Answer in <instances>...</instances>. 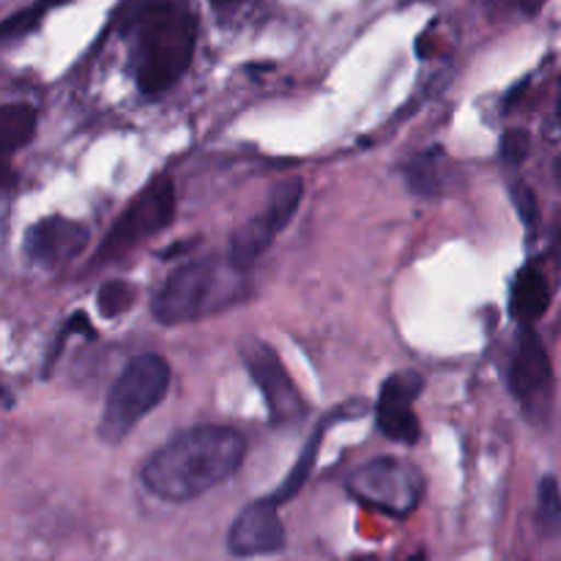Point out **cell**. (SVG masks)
Returning <instances> with one entry per match:
<instances>
[{"instance_id":"obj_5","label":"cell","mask_w":561,"mask_h":561,"mask_svg":"<svg viewBox=\"0 0 561 561\" xmlns=\"http://www.w3.org/2000/svg\"><path fill=\"white\" fill-rule=\"evenodd\" d=\"M351 496L389 518H409L425 496V477L416 466L398 458H376L351 471L345 480Z\"/></svg>"},{"instance_id":"obj_18","label":"cell","mask_w":561,"mask_h":561,"mask_svg":"<svg viewBox=\"0 0 561 561\" xmlns=\"http://www.w3.org/2000/svg\"><path fill=\"white\" fill-rule=\"evenodd\" d=\"M135 299L137 290L129 283H124V279H110V283H104L99 288L96 307L104 318H121L124 312H129L135 307Z\"/></svg>"},{"instance_id":"obj_9","label":"cell","mask_w":561,"mask_h":561,"mask_svg":"<svg viewBox=\"0 0 561 561\" xmlns=\"http://www.w3.org/2000/svg\"><path fill=\"white\" fill-rule=\"evenodd\" d=\"M507 383L515 400L524 405V414H548L553 400L551 356H548L546 345L537 337V332H531L529 327L520 329L518 340H515L513 359H510L507 367Z\"/></svg>"},{"instance_id":"obj_24","label":"cell","mask_w":561,"mask_h":561,"mask_svg":"<svg viewBox=\"0 0 561 561\" xmlns=\"http://www.w3.org/2000/svg\"><path fill=\"white\" fill-rule=\"evenodd\" d=\"M351 561H381V559H376V557H356V559H351ZM403 561H427V557H425V551H416V553H411V557L403 559Z\"/></svg>"},{"instance_id":"obj_8","label":"cell","mask_w":561,"mask_h":561,"mask_svg":"<svg viewBox=\"0 0 561 561\" xmlns=\"http://www.w3.org/2000/svg\"><path fill=\"white\" fill-rule=\"evenodd\" d=\"M241 362L250 370L252 381L261 389L263 400H266V409L272 422L277 425H285V422H296L299 416H305L307 403L301 398L299 387L290 378V373L285 370L283 359L277 356V351L268 343L257 337H247L244 343L239 345Z\"/></svg>"},{"instance_id":"obj_12","label":"cell","mask_w":561,"mask_h":561,"mask_svg":"<svg viewBox=\"0 0 561 561\" xmlns=\"http://www.w3.org/2000/svg\"><path fill=\"white\" fill-rule=\"evenodd\" d=\"M88 244V228L66 217L38 219L25 236V257L36 266L55 268L80 255Z\"/></svg>"},{"instance_id":"obj_13","label":"cell","mask_w":561,"mask_h":561,"mask_svg":"<svg viewBox=\"0 0 561 561\" xmlns=\"http://www.w3.org/2000/svg\"><path fill=\"white\" fill-rule=\"evenodd\" d=\"M551 307V285L537 266H524L515 274L513 290H510V316L524 327L540 321Z\"/></svg>"},{"instance_id":"obj_16","label":"cell","mask_w":561,"mask_h":561,"mask_svg":"<svg viewBox=\"0 0 561 561\" xmlns=\"http://www.w3.org/2000/svg\"><path fill=\"white\" fill-rule=\"evenodd\" d=\"M329 425H332V420L321 422V425H318L316 431H312L310 442H307L305 449H301V455H299V460H296V466H294V469H290V474L285 477V482H283V485H279V491L272 496L274 502H277V504L290 502V499H294L296 493H299L301 488H305L307 477L312 474V466H316V460H318V449H321L323 431H327Z\"/></svg>"},{"instance_id":"obj_22","label":"cell","mask_w":561,"mask_h":561,"mask_svg":"<svg viewBox=\"0 0 561 561\" xmlns=\"http://www.w3.org/2000/svg\"><path fill=\"white\" fill-rule=\"evenodd\" d=\"M499 5H504L507 11H520V14H537L540 11V5L546 3V0H496Z\"/></svg>"},{"instance_id":"obj_27","label":"cell","mask_w":561,"mask_h":561,"mask_svg":"<svg viewBox=\"0 0 561 561\" xmlns=\"http://www.w3.org/2000/svg\"><path fill=\"white\" fill-rule=\"evenodd\" d=\"M214 5H228V3H236V0H211Z\"/></svg>"},{"instance_id":"obj_10","label":"cell","mask_w":561,"mask_h":561,"mask_svg":"<svg viewBox=\"0 0 561 561\" xmlns=\"http://www.w3.org/2000/svg\"><path fill=\"white\" fill-rule=\"evenodd\" d=\"M422 387H425L422 376L411 370L389 376L383 381L376 400V425L389 442L405 444V447L420 442L422 425L414 414V400L422 394Z\"/></svg>"},{"instance_id":"obj_4","label":"cell","mask_w":561,"mask_h":561,"mask_svg":"<svg viewBox=\"0 0 561 561\" xmlns=\"http://www.w3.org/2000/svg\"><path fill=\"white\" fill-rule=\"evenodd\" d=\"M170 389V365L159 354H140L124 367L104 403L99 436L118 444L157 409Z\"/></svg>"},{"instance_id":"obj_11","label":"cell","mask_w":561,"mask_h":561,"mask_svg":"<svg viewBox=\"0 0 561 561\" xmlns=\"http://www.w3.org/2000/svg\"><path fill=\"white\" fill-rule=\"evenodd\" d=\"M277 507L279 504L272 496L247 504L236 515L233 526L228 531V551L241 559L266 557V553L283 551L285 542H288V535H285V526L279 520Z\"/></svg>"},{"instance_id":"obj_19","label":"cell","mask_w":561,"mask_h":561,"mask_svg":"<svg viewBox=\"0 0 561 561\" xmlns=\"http://www.w3.org/2000/svg\"><path fill=\"white\" fill-rule=\"evenodd\" d=\"M513 206L518 211L520 222L526 225V230L535 233L537 222H540V206H537V197L531 192V186L524 184V181H515L513 184Z\"/></svg>"},{"instance_id":"obj_20","label":"cell","mask_w":561,"mask_h":561,"mask_svg":"<svg viewBox=\"0 0 561 561\" xmlns=\"http://www.w3.org/2000/svg\"><path fill=\"white\" fill-rule=\"evenodd\" d=\"M64 3V0H38L36 5H31V9L25 11H16L14 16H9L3 25V36H16V33H25L31 31V27L38 25V20H42V14H47L53 5Z\"/></svg>"},{"instance_id":"obj_21","label":"cell","mask_w":561,"mask_h":561,"mask_svg":"<svg viewBox=\"0 0 561 561\" xmlns=\"http://www.w3.org/2000/svg\"><path fill=\"white\" fill-rule=\"evenodd\" d=\"M531 151V137L526 129H510L504 131L502 137V159L507 164H513V168H518L520 162H524L526 157H529Z\"/></svg>"},{"instance_id":"obj_1","label":"cell","mask_w":561,"mask_h":561,"mask_svg":"<svg viewBox=\"0 0 561 561\" xmlns=\"http://www.w3.org/2000/svg\"><path fill=\"white\" fill-rule=\"evenodd\" d=\"M244 455L247 442L239 431L219 425L192 427L148 458L142 485L162 502H192L230 480L244 463Z\"/></svg>"},{"instance_id":"obj_15","label":"cell","mask_w":561,"mask_h":561,"mask_svg":"<svg viewBox=\"0 0 561 561\" xmlns=\"http://www.w3.org/2000/svg\"><path fill=\"white\" fill-rule=\"evenodd\" d=\"M38 126V113L36 107L25 102H11L0 110V148L5 151V157L16 153L20 148H25L33 140Z\"/></svg>"},{"instance_id":"obj_7","label":"cell","mask_w":561,"mask_h":561,"mask_svg":"<svg viewBox=\"0 0 561 561\" xmlns=\"http://www.w3.org/2000/svg\"><path fill=\"white\" fill-rule=\"evenodd\" d=\"M301 195H305V181L299 175L294 179H283L279 184L272 186L268 192V201L250 222L241 225L239 230L230 239V261L239 268H250L263 252L272 247V241L277 239L279 230L294 219L296 208H299Z\"/></svg>"},{"instance_id":"obj_26","label":"cell","mask_w":561,"mask_h":561,"mask_svg":"<svg viewBox=\"0 0 561 561\" xmlns=\"http://www.w3.org/2000/svg\"><path fill=\"white\" fill-rule=\"evenodd\" d=\"M553 173H557V181H559V186H561V157L557 159V162H553Z\"/></svg>"},{"instance_id":"obj_2","label":"cell","mask_w":561,"mask_h":561,"mask_svg":"<svg viewBox=\"0 0 561 561\" xmlns=\"http://www.w3.org/2000/svg\"><path fill=\"white\" fill-rule=\"evenodd\" d=\"M197 44V16L186 3H153L135 20L131 71L142 93L170 91L190 69Z\"/></svg>"},{"instance_id":"obj_25","label":"cell","mask_w":561,"mask_h":561,"mask_svg":"<svg viewBox=\"0 0 561 561\" xmlns=\"http://www.w3.org/2000/svg\"><path fill=\"white\" fill-rule=\"evenodd\" d=\"M557 121L561 126V80H559V96H557Z\"/></svg>"},{"instance_id":"obj_17","label":"cell","mask_w":561,"mask_h":561,"mask_svg":"<svg viewBox=\"0 0 561 561\" xmlns=\"http://www.w3.org/2000/svg\"><path fill=\"white\" fill-rule=\"evenodd\" d=\"M537 524L542 535L561 531V488L557 477H542L540 491H537Z\"/></svg>"},{"instance_id":"obj_6","label":"cell","mask_w":561,"mask_h":561,"mask_svg":"<svg viewBox=\"0 0 561 561\" xmlns=\"http://www.w3.org/2000/svg\"><path fill=\"white\" fill-rule=\"evenodd\" d=\"M175 217V190L168 175L151 181L135 201L126 206V211L115 219L113 228L107 230L104 241L93 255V266L115 263L129 255L135 247L157 236L159 230L168 228Z\"/></svg>"},{"instance_id":"obj_23","label":"cell","mask_w":561,"mask_h":561,"mask_svg":"<svg viewBox=\"0 0 561 561\" xmlns=\"http://www.w3.org/2000/svg\"><path fill=\"white\" fill-rule=\"evenodd\" d=\"M551 250L561 261V208L557 211V217H553V225H551Z\"/></svg>"},{"instance_id":"obj_14","label":"cell","mask_w":561,"mask_h":561,"mask_svg":"<svg viewBox=\"0 0 561 561\" xmlns=\"http://www.w3.org/2000/svg\"><path fill=\"white\" fill-rule=\"evenodd\" d=\"M449 179V159L442 148H431V151L420 153L409 162L405 168V181H409L411 190L416 195L436 197L442 195L444 186H447Z\"/></svg>"},{"instance_id":"obj_3","label":"cell","mask_w":561,"mask_h":561,"mask_svg":"<svg viewBox=\"0 0 561 561\" xmlns=\"http://www.w3.org/2000/svg\"><path fill=\"white\" fill-rule=\"evenodd\" d=\"M247 296V268L236 266L230 257L192 261L175 268L151 301V312L162 327L203 321Z\"/></svg>"}]
</instances>
